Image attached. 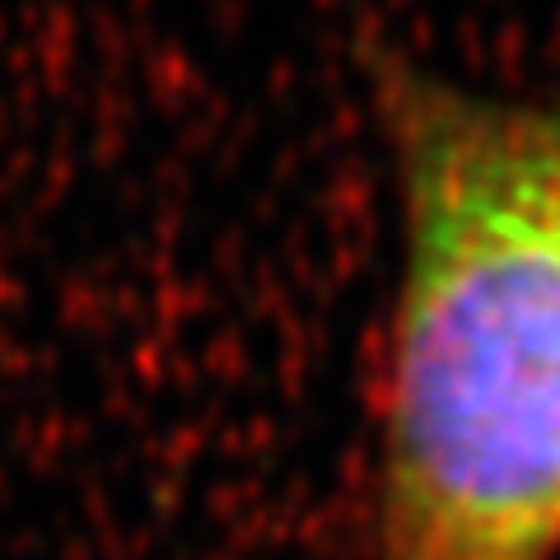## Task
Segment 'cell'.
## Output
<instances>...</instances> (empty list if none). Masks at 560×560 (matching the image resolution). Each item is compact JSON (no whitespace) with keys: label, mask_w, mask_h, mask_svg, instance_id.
<instances>
[{"label":"cell","mask_w":560,"mask_h":560,"mask_svg":"<svg viewBox=\"0 0 560 560\" xmlns=\"http://www.w3.org/2000/svg\"><path fill=\"white\" fill-rule=\"evenodd\" d=\"M397 271L374 364V560H560V98L364 47Z\"/></svg>","instance_id":"obj_1"}]
</instances>
